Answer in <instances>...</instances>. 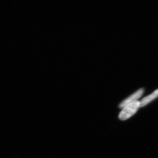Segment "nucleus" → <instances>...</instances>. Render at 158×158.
Masks as SVG:
<instances>
[{"label":"nucleus","instance_id":"obj_1","mask_svg":"<svg viewBox=\"0 0 158 158\" xmlns=\"http://www.w3.org/2000/svg\"><path fill=\"white\" fill-rule=\"evenodd\" d=\"M140 107V102L136 101L129 104L123 108L118 118L120 120H126L134 115Z\"/></svg>","mask_w":158,"mask_h":158},{"label":"nucleus","instance_id":"obj_2","mask_svg":"<svg viewBox=\"0 0 158 158\" xmlns=\"http://www.w3.org/2000/svg\"><path fill=\"white\" fill-rule=\"evenodd\" d=\"M143 92H144V90H143V88L139 89L138 91H136L135 93L133 94L129 97L126 99L123 102H122L120 105H119V107L123 109V108H124L125 106L129 104L137 101V100L139 98L141 97V95H142Z\"/></svg>","mask_w":158,"mask_h":158},{"label":"nucleus","instance_id":"obj_3","mask_svg":"<svg viewBox=\"0 0 158 158\" xmlns=\"http://www.w3.org/2000/svg\"><path fill=\"white\" fill-rule=\"evenodd\" d=\"M158 97V89L148 96L145 97L140 102V107L144 106Z\"/></svg>","mask_w":158,"mask_h":158}]
</instances>
